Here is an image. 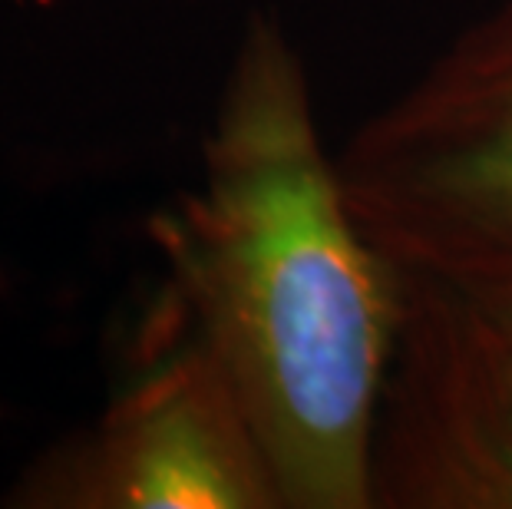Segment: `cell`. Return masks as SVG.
<instances>
[{"label":"cell","instance_id":"cell-4","mask_svg":"<svg viewBox=\"0 0 512 509\" xmlns=\"http://www.w3.org/2000/svg\"><path fill=\"white\" fill-rule=\"evenodd\" d=\"M512 509V301L403 272L374 509Z\"/></svg>","mask_w":512,"mask_h":509},{"label":"cell","instance_id":"cell-2","mask_svg":"<svg viewBox=\"0 0 512 509\" xmlns=\"http://www.w3.org/2000/svg\"><path fill=\"white\" fill-rule=\"evenodd\" d=\"M337 159L400 272L512 301V0L446 40Z\"/></svg>","mask_w":512,"mask_h":509},{"label":"cell","instance_id":"cell-1","mask_svg":"<svg viewBox=\"0 0 512 509\" xmlns=\"http://www.w3.org/2000/svg\"><path fill=\"white\" fill-rule=\"evenodd\" d=\"M149 235L166 301L242 397L285 509H374L403 272L357 219L275 10L242 24L199 179Z\"/></svg>","mask_w":512,"mask_h":509},{"label":"cell","instance_id":"cell-3","mask_svg":"<svg viewBox=\"0 0 512 509\" xmlns=\"http://www.w3.org/2000/svg\"><path fill=\"white\" fill-rule=\"evenodd\" d=\"M166 311L172 341L90 427L30 463L7 506L285 509L242 397L179 311Z\"/></svg>","mask_w":512,"mask_h":509}]
</instances>
